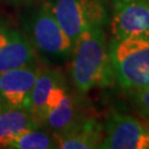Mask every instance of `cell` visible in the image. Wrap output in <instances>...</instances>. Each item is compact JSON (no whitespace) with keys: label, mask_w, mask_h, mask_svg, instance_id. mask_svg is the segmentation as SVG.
Wrapping results in <instances>:
<instances>
[{"label":"cell","mask_w":149,"mask_h":149,"mask_svg":"<svg viewBox=\"0 0 149 149\" xmlns=\"http://www.w3.org/2000/svg\"><path fill=\"white\" fill-rule=\"evenodd\" d=\"M39 127L28 109L7 106L0 103V147H6L17 136Z\"/></svg>","instance_id":"7c38bea8"},{"label":"cell","mask_w":149,"mask_h":149,"mask_svg":"<svg viewBox=\"0 0 149 149\" xmlns=\"http://www.w3.org/2000/svg\"><path fill=\"white\" fill-rule=\"evenodd\" d=\"M79 101L70 93L64 80L50 95L43 125L53 133H61L83 119Z\"/></svg>","instance_id":"ba28073f"},{"label":"cell","mask_w":149,"mask_h":149,"mask_svg":"<svg viewBox=\"0 0 149 149\" xmlns=\"http://www.w3.org/2000/svg\"><path fill=\"white\" fill-rule=\"evenodd\" d=\"M72 54L71 79L77 92L85 94L95 87H108L115 83L103 24L91 26L81 32Z\"/></svg>","instance_id":"6da1fadb"},{"label":"cell","mask_w":149,"mask_h":149,"mask_svg":"<svg viewBox=\"0 0 149 149\" xmlns=\"http://www.w3.org/2000/svg\"><path fill=\"white\" fill-rule=\"evenodd\" d=\"M103 149H149V132L144 123L124 113L113 112L104 125Z\"/></svg>","instance_id":"5b68a950"},{"label":"cell","mask_w":149,"mask_h":149,"mask_svg":"<svg viewBox=\"0 0 149 149\" xmlns=\"http://www.w3.org/2000/svg\"><path fill=\"white\" fill-rule=\"evenodd\" d=\"M108 50L118 85L126 90L149 86V39L113 38Z\"/></svg>","instance_id":"7a4b0ae2"},{"label":"cell","mask_w":149,"mask_h":149,"mask_svg":"<svg viewBox=\"0 0 149 149\" xmlns=\"http://www.w3.org/2000/svg\"><path fill=\"white\" fill-rule=\"evenodd\" d=\"M52 134L55 138L56 148H101L104 138V127H102V125L95 118L85 117L64 132Z\"/></svg>","instance_id":"30bf717a"},{"label":"cell","mask_w":149,"mask_h":149,"mask_svg":"<svg viewBox=\"0 0 149 149\" xmlns=\"http://www.w3.org/2000/svg\"><path fill=\"white\" fill-rule=\"evenodd\" d=\"M40 127L31 128L17 136L7 146V148L13 149H50L56 148V143L53 134L50 135Z\"/></svg>","instance_id":"4fadbf2b"},{"label":"cell","mask_w":149,"mask_h":149,"mask_svg":"<svg viewBox=\"0 0 149 149\" xmlns=\"http://www.w3.org/2000/svg\"><path fill=\"white\" fill-rule=\"evenodd\" d=\"M144 119L141 120V122L144 123V125H145V127L147 128V130L149 132V116H144Z\"/></svg>","instance_id":"9a60e30c"},{"label":"cell","mask_w":149,"mask_h":149,"mask_svg":"<svg viewBox=\"0 0 149 149\" xmlns=\"http://www.w3.org/2000/svg\"><path fill=\"white\" fill-rule=\"evenodd\" d=\"M113 38L149 39V0H111Z\"/></svg>","instance_id":"8992f818"},{"label":"cell","mask_w":149,"mask_h":149,"mask_svg":"<svg viewBox=\"0 0 149 149\" xmlns=\"http://www.w3.org/2000/svg\"><path fill=\"white\" fill-rule=\"evenodd\" d=\"M40 69L36 64H30L0 73V103L28 109Z\"/></svg>","instance_id":"52a82bcc"},{"label":"cell","mask_w":149,"mask_h":149,"mask_svg":"<svg viewBox=\"0 0 149 149\" xmlns=\"http://www.w3.org/2000/svg\"><path fill=\"white\" fill-rule=\"evenodd\" d=\"M29 32L32 45L45 56L62 60L72 53L74 43L58 23L48 3L31 17Z\"/></svg>","instance_id":"277c9868"},{"label":"cell","mask_w":149,"mask_h":149,"mask_svg":"<svg viewBox=\"0 0 149 149\" xmlns=\"http://www.w3.org/2000/svg\"><path fill=\"white\" fill-rule=\"evenodd\" d=\"M63 81V77L59 71L50 69H40L34 86L32 88L29 107L32 117L38 126H43V120L47 113V106L52 91L59 83Z\"/></svg>","instance_id":"8fae6325"},{"label":"cell","mask_w":149,"mask_h":149,"mask_svg":"<svg viewBox=\"0 0 149 149\" xmlns=\"http://www.w3.org/2000/svg\"><path fill=\"white\" fill-rule=\"evenodd\" d=\"M34 62L36 52L27 38L17 30L0 27V73Z\"/></svg>","instance_id":"9c48e42d"},{"label":"cell","mask_w":149,"mask_h":149,"mask_svg":"<svg viewBox=\"0 0 149 149\" xmlns=\"http://www.w3.org/2000/svg\"><path fill=\"white\" fill-rule=\"evenodd\" d=\"M48 5L73 43L86 28L108 20L106 0H51Z\"/></svg>","instance_id":"3957f363"},{"label":"cell","mask_w":149,"mask_h":149,"mask_svg":"<svg viewBox=\"0 0 149 149\" xmlns=\"http://www.w3.org/2000/svg\"><path fill=\"white\" fill-rule=\"evenodd\" d=\"M132 91V100L143 116H149V86Z\"/></svg>","instance_id":"5bb4252c"}]
</instances>
